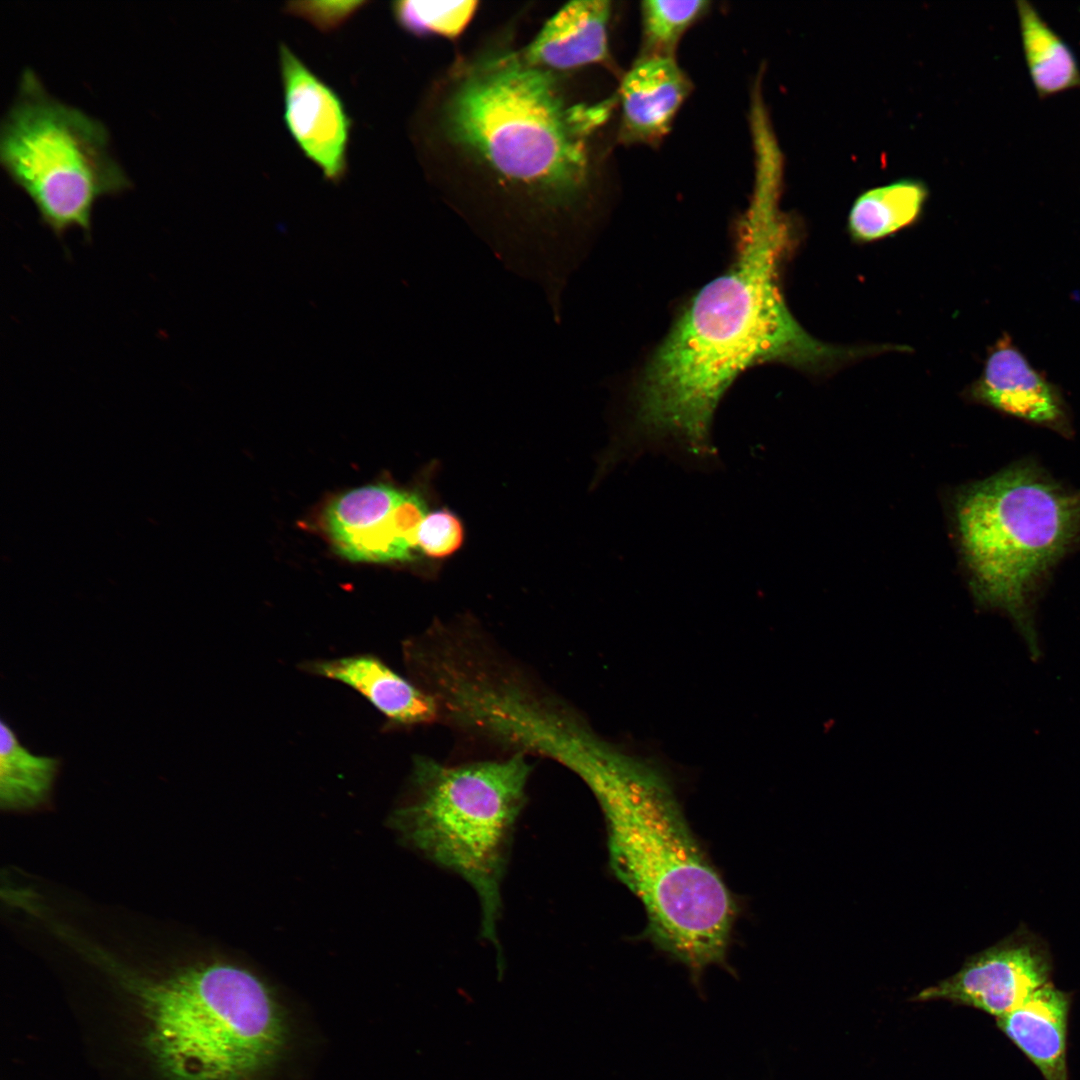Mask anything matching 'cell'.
Masks as SVG:
<instances>
[{
  "label": "cell",
  "instance_id": "obj_1",
  "mask_svg": "<svg viewBox=\"0 0 1080 1080\" xmlns=\"http://www.w3.org/2000/svg\"><path fill=\"white\" fill-rule=\"evenodd\" d=\"M755 164L734 261L686 304L635 386L630 421L613 441L627 459L661 452L711 469L714 414L742 372L770 362L825 372L873 352L822 342L793 317L781 288L796 241L779 205L783 164L770 157Z\"/></svg>",
  "mask_w": 1080,
  "mask_h": 1080
},
{
  "label": "cell",
  "instance_id": "obj_2",
  "mask_svg": "<svg viewBox=\"0 0 1080 1080\" xmlns=\"http://www.w3.org/2000/svg\"><path fill=\"white\" fill-rule=\"evenodd\" d=\"M587 785L605 819L610 869L642 904L648 940L683 965L697 989L711 966L731 972L738 905L663 767L617 748Z\"/></svg>",
  "mask_w": 1080,
  "mask_h": 1080
},
{
  "label": "cell",
  "instance_id": "obj_3",
  "mask_svg": "<svg viewBox=\"0 0 1080 1080\" xmlns=\"http://www.w3.org/2000/svg\"><path fill=\"white\" fill-rule=\"evenodd\" d=\"M124 984L144 1019L146 1051L168 1080H265L288 1051L287 1010L246 967L211 961Z\"/></svg>",
  "mask_w": 1080,
  "mask_h": 1080
},
{
  "label": "cell",
  "instance_id": "obj_4",
  "mask_svg": "<svg viewBox=\"0 0 1080 1080\" xmlns=\"http://www.w3.org/2000/svg\"><path fill=\"white\" fill-rule=\"evenodd\" d=\"M612 101L568 106L550 71L520 54L476 63L445 111L454 143L497 176L536 192L572 194L588 172L586 137L607 118Z\"/></svg>",
  "mask_w": 1080,
  "mask_h": 1080
},
{
  "label": "cell",
  "instance_id": "obj_5",
  "mask_svg": "<svg viewBox=\"0 0 1080 1080\" xmlns=\"http://www.w3.org/2000/svg\"><path fill=\"white\" fill-rule=\"evenodd\" d=\"M531 766L525 755L446 765L416 756L390 824L400 839L474 890L480 935L501 954L502 882Z\"/></svg>",
  "mask_w": 1080,
  "mask_h": 1080
},
{
  "label": "cell",
  "instance_id": "obj_6",
  "mask_svg": "<svg viewBox=\"0 0 1080 1080\" xmlns=\"http://www.w3.org/2000/svg\"><path fill=\"white\" fill-rule=\"evenodd\" d=\"M956 519L975 594L1004 611L1037 656L1035 604L1052 568L1080 540V489L1022 461L963 489Z\"/></svg>",
  "mask_w": 1080,
  "mask_h": 1080
},
{
  "label": "cell",
  "instance_id": "obj_7",
  "mask_svg": "<svg viewBox=\"0 0 1080 1080\" xmlns=\"http://www.w3.org/2000/svg\"><path fill=\"white\" fill-rule=\"evenodd\" d=\"M109 139L101 120L52 96L24 68L1 121L0 162L58 240L78 228L89 241L96 201L131 187Z\"/></svg>",
  "mask_w": 1080,
  "mask_h": 1080
},
{
  "label": "cell",
  "instance_id": "obj_8",
  "mask_svg": "<svg viewBox=\"0 0 1080 1080\" xmlns=\"http://www.w3.org/2000/svg\"><path fill=\"white\" fill-rule=\"evenodd\" d=\"M428 514L424 497L386 483L346 491L327 505L323 526L336 552L353 562L415 558L418 529Z\"/></svg>",
  "mask_w": 1080,
  "mask_h": 1080
},
{
  "label": "cell",
  "instance_id": "obj_9",
  "mask_svg": "<svg viewBox=\"0 0 1080 1080\" xmlns=\"http://www.w3.org/2000/svg\"><path fill=\"white\" fill-rule=\"evenodd\" d=\"M1051 971L1042 944L1025 933L1016 934L973 955L957 973L922 990L914 1000L951 1001L997 1018L1048 983Z\"/></svg>",
  "mask_w": 1080,
  "mask_h": 1080
},
{
  "label": "cell",
  "instance_id": "obj_10",
  "mask_svg": "<svg viewBox=\"0 0 1080 1080\" xmlns=\"http://www.w3.org/2000/svg\"><path fill=\"white\" fill-rule=\"evenodd\" d=\"M283 120L303 155L339 184L348 171L352 129L340 95L285 43L279 45Z\"/></svg>",
  "mask_w": 1080,
  "mask_h": 1080
},
{
  "label": "cell",
  "instance_id": "obj_11",
  "mask_svg": "<svg viewBox=\"0 0 1080 1080\" xmlns=\"http://www.w3.org/2000/svg\"><path fill=\"white\" fill-rule=\"evenodd\" d=\"M305 673L341 682L362 695L386 719L387 727L407 728L440 718L436 699L372 654L309 660Z\"/></svg>",
  "mask_w": 1080,
  "mask_h": 1080
},
{
  "label": "cell",
  "instance_id": "obj_12",
  "mask_svg": "<svg viewBox=\"0 0 1080 1080\" xmlns=\"http://www.w3.org/2000/svg\"><path fill=\"white\" fill-rule=\"evenodd\" d=\"M691 88L674 57H639L620 86L621 141L654 144L661 140Z\"/></svg>",
  "mask_w": 1080,
  "mask_h": 1080
},
{
  "label": "cell",
  "instance_id": "obj_13",
  "mask_svg": "<svg viewBox=\"0 0 1080 1080\" xmlns=\"http://www.w3.org/2000/svg\"><path fill=\"white\" fill-rule=\"evenodd\" d=\"M970 395L1008 415L1064 430L1065 414L1058 395L1007 340H1001L989 353Z\"/></svg>",
  "mask_w": 1080,
  "mask_h": 1080
},
{
  "label": "cell",
  "instance_id": "obj_14",
  "mask_svg": "<svg viewBox=\"0 0 1080 1080\" xmlns=\"http://www.w3.org/2000/svg\"><path fill=\"white\" fill-rule=\"evenodd\" d=\"M610 13L606 0L572 1L549 19L520 56L548 71L604 62L609 57Z\"/></svg>",
  "mask_w": 1080,
  "mask_h": 1080
},
{
  "label": "cell",
  "instance_id": "obj_15",
  "mask_svg": "<svg viewBox=\"0 0 1080 1080\" xmlns=\"http://www.w3.org/2000/svg\"><path fill=\"white\" fill-rule=\"evenodd\" d=\"M1070 995L1046 983L1012 1011L998 1028L1039 1069L1045 1080H1068L1067 1027Z\"/></svg>",
  "mask_w": 1080,
  "mask_h": 1080
},
{
  "label": "cell",
  "instance_id": "obj_16",
  "mask_svg": "<svg viewBox=\"0 0 1080 1080\" xmlns=\"http://www.w3.org/2000/svg\"><path fill=\"white\" fill-rule=\"evenodd\" d=\"M929 189L917 178H900L862 191L853 201L847 220L851 238L874 242L916 223L925 208Z\"/></svg>",
  "mask_w": 1080,
  "mask_h": 1080
},
{
  "label": "cell",
  "instance_id": "obj_17",
  "mask_svg": "<svg viewBox=\"0 0 1080 1080\" xmlns=\"http://www.w3.org/2000/svg\"><path fill=\"white\" fill-rule=\"evenodd\" d=\"M61 759L35 754L18 738L9 722L0 724V802L6 810H28L45 804L59 774Z\"/></svg>",
  "mask_w": 1080,
  "mask_h": 1080
},
{
  "label": "cell",
  "instance_id": "obj_18",
  "mask_svg": "<svg viewBox=\"0 0 1080 1080\" xmlns=\"http://www.w3.org/2000/svg\"><path fill=\"white\" fill-rule=\"evenodd\" d=\"M1020 34L1026 63L1040 95L1059 93L1080 85V69L1068 44L1029 2H1017Z\"/></svg>",
  "mask_w": 1080,
  "mask_h": 1080
},
{
  "label": "cell",
  "instance_id": "obj_19",
  "mask_svg": "<svg viewBox=\"0 0 1080 1080\" xmlns=\"http://www.w3.org/2000/svg\"><path fill=\"white\" fill-rule=\"evenodd\" d=\"M710 2L647 0L641 3L640 57H674L685 31L709 9Z\"/></svg>",
  "mask_w": 1080,
  "mask_h": 1080
},
{
  "label": "cell",
  "instance_id": "obj_20",
  "mask_svg": "<svg viewBox=\"0 0 1080 1080\" xmlns=\"http://www.w3.org/2000/svg\"><path fill=\"white\" fill-rule=\"evenodd\" d=\"M478 2L405 0L391 4L396 22L414 35L458 36L470 22Z\"/></svg>",
  "mask_w": 1080,
  "mask_h": 1080
},
{
  "label": "cell",
  "instance_id": "obj_21",
  "mask_svg": "<svg viewBox=\"0 0 1080 1080\" xmlns=\"http://www.w3.org/2000/svg\"><path fill=\"white\" fill-rule=\"evenodd\" d=\"M464 537L461 519L448 509H438L428 513L418 529L417 552L432 559H445L462 546Z\"/></svg>",
  "mask_w": 1080,
  "mask_h": 1080
},
{
  "label": "cell",
  "instance_id": "obj_22",
  "mask_svg": "<svg viewBox=\"0 0 1080 1080\" xmlns=\"http://www.w3.org/2000/svg\"><path fill=\"white\" fill-rule=\"evenodd\" d=\"M368 4L365 0L292 1L285 3L283 11L302 18L323 33H330L343 26Z\"/></svg>",
  "mask_w": 1080,
  "mask_h": 1080
}]
</instances>
